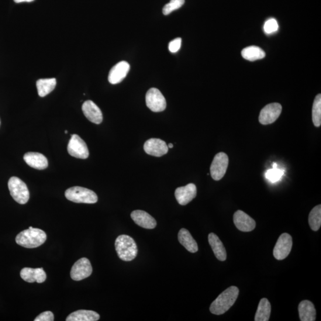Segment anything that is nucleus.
Instances as JSON below:
<instances>
[{"label":"nucleus","mask_w":321,"mask_h":321,"mask_svg":"<svg viewBox=\"0 0 321 321\" xmlns=\"http://www.w3.org/2000/svg\"><path fill=\"white\" fill-rule=\"evenodd\" d=\"M178 239L179 242L190 253H196L198 252V244L188 230L182 229L179 231Z\"/></svg>","instance_id":"22"},{"label":"nucleus","mask_w":321,"mask_h":321,"mask_svg":"<svg viewBox=\"0 0 321 321\" xmlns=\"http://www.w3.org/2000/svg\"><path fill=\"white\" fill-rule=\"evenodd\" d=\"M264 29L266 33L271 34L275 32L278 29V25L274 19H270L265 22Z\"/></svg>","instance_id":"31"},{"label":"nucleus","mask_w":321,"mask_h":321,"mask_svg":"<svg viewBox=\"0 0 321 321\" xmlns=\"http://www.w3.org/2000/svg\"><path fill=\"white\" fill-rule=\"evenodd\" d=\"M282 112V106L279 103H271L262 109L259 122L263 125H268L273 123L280 116Z\"/></svg>","instance_id":"10"},{"label":"nucleus","mask_w":321,"mask_h":321,"mask_svg":"<svg viewBox=\"0 0 321 321\" xmlns=\"http://www.w3.org/2000/svg\"><path fill=\"white\" fill-rule=\"evenodd\" d=\"M92 267L88 259L82 258L77 262L72 268L70 276L75 281H81L88 278L92 274Z\"/></svg>","instance_id":"11"},{"label":"nucleus","mask_w":321,"mask_h":321,"mask_svg":"<svg viewBox=\"0 0 321 321\" xmlns=\"http://www.w3.org/2000/svg\"><path fill=\"white\" fill-rule=\"evenodd\" d=\"M208 241L216 258L220 261H226L227 259L226 250L219 237L216 234L210 233L208 235Z\"/></svg>","instance_id":"21"},{"label":"nucleus","mask_w":321,"mask_h":321,"mask_svg":"<svg viewBox=\"0 0 321 321\" xmlns=\"http://www.w3.org/2000/svg\"><path fill=\"white\" fill-rule=\"evenodd\" d=\"M0 123H1V122H0Z\"/></svg>","instance_id":"37"},{"label":"nucleus","mask_w":321,"mask_h":321,"mask_svg":"<svg viewBox=\"0 0 321 321\" xmlns=\"http://www.w3.org/2000/svg\"><path fill=\"white\" fill-rule=\"evenodd\" d=\"M20 277L26 282L42 283L46 280L47 274L43 268H24L20 271Z\"/></svg>","instance_id":"18"},{"label":"nucleus","mask_w":321,"mask_h":321,"mask_svg":"<svg viewBox=\"0 0 321 321\" xmlns=\"http://www.w3.org/2000/svg\"><path fill=\"white\" fill-rule=\"evenodd\" d=\"M131 218L137 225L147 229H153L157 226V222L149 213L141 210H134Z\"/></svg>","instance_id":"17"},{"label":"nucleus","mask_w":321,"mask_h":321,"mask_svg":"<svg viewBox=\"0 0 321 321\" xmlns=\"http://www.w3.org/2000/svg\"><path fill=\"white\" fill-rule=\"evenodd\" d=\"M130 70V65L125 61H120L110 71L109 81L110 84H119L126 77Z\"/></svg>","instance_id":"15"},{"label":"nucleus","mask_w":321,"mask_h":321,"mask_svg":"<svg viewBox=\"0 0 321 321\" xmlns=\"http://www.w3.org/2000/svg\"><path fill=\"white\" fill-rule=\"evenodd\" d=\"M67 151L71 156L77 158L86 159L89 157V153L87 145L78 134H71Z\"/></svg>","instance_id":"7"},{"label":"nucleus","mask_w":321,"mask_h":321,"mask_svg":"<svg viewBox=\"0 0 321 321\" xmlns=\"http://www.w3.org/2000/svg\"><path fill=\"white\" fill-rule=\"evenodd\" d=\"M197 194V189L195 185L189 184L183 187L176 189L175 197L179 204L186 205L195 198Z\"/></svg>","instance_id":"14"},{"label":"nucleus","mask_w":321,"mask_h":321,"mask_svg":"<svg viewBox=\"0 0 321 321\" xmlns=\"http://www.w3.org/2000/svg\"><path fill=\"white\" fill-rule=\"evenodd\" d=\"M271 306L270 302L266 298L262 299L258 307L255 321H268L270 319Z\"/></svg>","instance_id":"25"},{"label":"nucleus","mask_w":321,"mask_h":321,"mask_svg":"<svg viewBox=\"0 0 321 321\" xmlns=\"http://www.w3.org/2000/svg\"><path fill=\"white\" fill-rule=\"evenodd\" d=\"M57 84L56 79H41L37 82L38 92L41 97H44L49 94L56 88Z\"/></svg>","instance_id":"24"},{"label":"nucleus","mask_w":321,"mask_h":321,"mask_svg":"<svg viewBox=\"0 0 321 321\" xmlns=\"http://www.w3.org/2000/svg\"><path fill=\"white\" fill-rule=\"evenodd\" d=\"M293 245L292 237L288 233H283L278 238L274 248V257L277 260H284L291 253Z\"/></svg>","instance_id":"9"},{"label":"nucleus","mask_w":321,"mask_h":321,"mask_svg":"<svg viewBox=\"0 0 321 321\" xmlns=\"http://www.w3.org/2000/svg\"><path fill=\"white\" fill-rule=\"evenodd\" d=\"M34 0H14V2H15L16 3H23V2L30 3V2H32Z\"/></svg>","instance_id":"34"},{"label":"nucleus","mask_w":321,"mask_h":321,"mask_svg":"<svg viewBox=\"0 0 321 321\" xmlns=\"http://www.w3.org/2000/svg\"><path fill=\"white\" fill-rule=\"evenodd\" d=\"M146 104L152 112L164 111L167 106L166 100L162 93L157 88H151L146 94Z\"/></svg>","instance_id":"8"},{"label":"nucleus","mask_w":321,"mask_h":321,"mask_svg":"<svg viewBox=\"0 0 321 321\" xmlns=\"http://www.w3.org/2000/svg\"><path fill=\"white\" fill-rule=\"evenodd\" d=\"M241 56L248 61H254L262 59L265 56V53L261 48L257 46H250L244 48L241 51Z\"/></svg>","instance_id":"26"},{"label":"nucleus","mask_w":321,"mask_h":321,"mask_svg":"<svg viewBox=\"0 0 321 321\" xmlns=\"http://www.w3.org/2000/svg\"><path fill=\"white\" fill-rule=\"evenodd\" d=\"M54 320V314L51 311L41 313L34 319V321H53Z\"/></svg>","instance_id":"33"},{"label":"nucleus","mask_w":321,"mask_h":321,"mask_svg":"<svg viewBox=\"0 0 321 321\" xmlns=\"http://www.w3.org/2000/svg\"><path fill=\"white\" fill-rule=\"evenodd\" d=\"M100 316L97 312L93 310H79L72 313L67 317V321H96Z\"/></svg>","instance_id":"23"},{"label":"nucleus","mask_w":321,"mask_h":321,"mask_svg":"<svg viewBox=\"0 0 321 321\" xmlns=\"http://www.w3.org/2000/svg\"><path fill=\"white\" fill-rule=\"evenodd\" d=\"M312 121L314 126L319 127L321 125V95L316 96L312 107Z\"/></svg>","instance_id":"28"},{"label":"nucleus","mask_w":321,"mask_h":321,"mask_svg":"<svg viewBox=\"0 0 321 321\" xmlns=\"http://www.w3.org/2000/svg\"><path fill=\"white\" fill-rule=\"evenodd\" d=\"M65 134H67V130H65Z\"/></svg>","instance_id":"36"},{"label":"nucleus","mask_w":321,"mask_h":321,"mask_svg":"<svg viewBox=\"0 0 321 321\" xmlns=\"http://www.w3.org/2000/svg\"><path fill=\"white\" fill-rule=\"evenodd\" d=\"M65 196L69 201L75 203H95L98 201V196L90 189L75 186L66 190Z\"/></svg>","instance_id":"4"},{"label":"nucleus","mask_w":321,"mask_h":321,"mask_svg":"<svg viewBox=\"0 0 321 321\" xmlns=\"http://www.w3.org/2000/svg\"><path fill=\"white\" fill-rule=\"evenodd\" d=\"M117 255L121 260L129 262L137 257V245L133 238L127 235H120L115 241Z\"/></svg>","instance_id":"3"},{"label":"nucleus","mask_w":321,"mask_h":321,"mask_svg":"<svg viewBox=\"0 0 321 321\" xmlns=\"http://www.w3.org/2000/svg\"><path fill=\"white\" fill-rule=\"evenodd\" d=\"M299 313L301 321H315L316 310L313 303L309 300H303L299 303Z\"/></svg>","instance_id":"20"},{"label":"nucleus","mask_w":321,"mask_h":321,"mask_svg":"<svg viewBox=\"0 0 321 321\" xmlns=\"http://www.w3.org/2000/svg\"><path fill=\"white\" fill-rule=\"evenodd\" d=\"M185 0H171L164 7L163 13L164 15H168L174 10L180 9L185 4Z\"/></svg>","instance_id":"29"},{"label":"nucleus","mask_w":321,"mask_h":321,"mask_svg":"<svg viewBox=\"0 0 321 321\" xmlns=\"http://www.w3.org/2000/svg\"><path fill=\"white\" fill-rule=\"evenodd\" d=\"M283 175V171L277 168V164L273 165L272 170H269L266 172V178L272 183L277 182Z\"/></svg>","instance_id":"30"},{"label":"nucleus","mask_w":321,"mask_h":321,"mask_svg":"<svg viewBox=\"0 0 321 321\" xmlns=\"http://www.w3.org/2000/svg\"><path fill=\"white\" fill-rule=\"evenodd\" d=\"M82 109L84 115L90 122L96 124L102 123L103 116L101 110L94 102L91 100L85 101L83 103Z\"/></svg>","instance_id":"16"},{"label":"nucleus","mask_w":321,"mask_h":321,"mask_svg":"<svg viewBox=\"0 0 321 321\" xmlns=\"http://www.w3.org/2000/svg\"><path fill=\"white\" fill-rule=\"evenodd\" d=\"M182 39L181 38H177L174 40L171 41L169 43L168 49L172 53H175L177 52L181 47Z\"/></svg>","instance_id":"32"},{"label":"nucleus","mask_w":321,"mask_h":321,"mask_svg":"<svg viewBox=\"0 0 321 321\" xmlns=\"http://www.w3.org/2000/svg\"><path fill=\"white\" fill-rule=\"evenodd\" d=\"M168 148H173V145H172V144H169L168 146Z\"/></svg>","instance_id":"35"},{"label":"nucleus","mask_w":321,"mask_h":321,"mask_svg":"<svg viewBox=\"0 0 321 321\" xmlns=\"http://www.w3.org/2000/svg\"><path fill=\"white\" fill-rule=\"evenodd\" d=\"M23 159L27 165L37 170H44L48 167L47 158L42 154L29 152L24 155Z\"/></svg>","instance_id":"19"},{"label":"nucleus","mask_w":321,"mask_h":321,"mask_svg":"<svg viewBox=\"0 0 321 321\" xmlns=\"http://www.w3.org/2000/svg\"><path fill=\"white\" fill-rule=\"evenodd\" d=\"M145 152L151 156L160 157L166 154L168 148L164 141L156 138L148 140L144 144Z\"/></svg>","instance_id":"12"},{"label":"nucleus","mask_w":321,"mask_h":321,"mask_svg":"<svg viewBox=\"0 0 321 321\" xmlns=\"http://www.w3.org/2000/svg\"><path fill=\"white\" fill-rule=\"evenodd\" d=\"M309 224L313 231H316L320 229L321 226V205L314 207L309 216Z\"/></svg>","instance_id":"27"},{"label":"nucleus","mask_w":321,"mask_h":321,"mask_svg":"<svg viewBox=\"0 0 321 321\" xmlns=\"http://www.w3.org/2000/svg\"><path fill=\"white\" fill-rule=\"evenodd\" d=\"M239 293V290L236 286L227 289L210 305V312L217 315L226 313L234 304Z\"/></svg>","instance_id":"1"},{"label":"nucleus","mask_w":321,"mask_h":321,"mask_svg":"<svg viewBox=\"0 0 321 321\" xmlns=\"http://www.w3.org/2000/svg\"><path fill=\"white\" fill-rule=\"evenodd\" d=\"M47 240L45 231L36 228L23 230L16 237L17 244L26 248H35L41 246Z\"/></svg>","instance_id":"2"},{"label":"nucleus","mask_w":321,"mask_h":321,"mask_svg":"<svg viewBox=\"0 0 321 321\" xmlns=\"http://www.w3.org/2000/svg\"><path fill=\"white\" fill-rule=\"evenodd\" d=\"M233 221L237 229L243 232H249L256 227L255 221L242 210H238L234 213Z\"/></svg>","instance_id":"13"},{"label":"nucleus","mask_w":321,"mask_h":321,"mask_svg":"<svg viewBox=\"0 0 321 321\" xmlns=\"http://www.w3.org/2000/svg\"><path fill=\"white\" fill-rule=\"evenodd\" d=\"M8 186L10 195L16 202L25 204L29 199V192L26 185L21 179L17 177L10 179Z\"/></svg>","instance_id":"5"},{"label":"nucleus","mask_w":321,"mask_h":321,"mask_svg":"<svg viewBox=\"0 0 321 321\" xmlns=\"http://www.w3.org/2000/svg\"><path fill=\"white\" fill-rule=\"evenodd\" d=\"M229 163V157L226 153H220L216 155L210 167V175L214 181H220L224 177Z\"/></svg>","instance_id":"6"}]
</instances>
